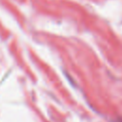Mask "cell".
<instances>
[{"label":"cell","instance_id":"6da1fadb","mask_svg":"<svg viewBox=\"0 0 122 122\" xmlns=\"http://www.w3.org/2000/svg\"><path fill=\"white\" fill-rule=\"evenodd\" d=\"M117 122H122V118H119V119H117Z\"/></svg>","mask_w":122,"mask_h":122}]
</instances>
